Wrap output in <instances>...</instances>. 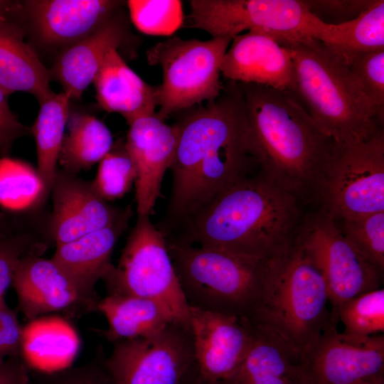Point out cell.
I'll list each match as a JSON object with an SVG mask.
<instances>
[{
  "label": "cell",
  "instance_id": "obj_1",
  "mask_svg": "<svg viewBox=\"0 0 384 384\" xmlns=\"http://www.w3.org/2000/svg\"><path fill=\"white\" fill-rule=\"evenodd\" d=\"M176 152L166 208L156 226L166 238L230 185L259 169L240 83L228 80L206 105L184 110L174 123Z\"/></svg>",
  "mask_w": 384,
  "mask_h": 384
},
{
  "label": "cell",
  "instance_id": "obj_2",
  "mask_svg": "<svg viewBox=\"0 0 384 384\" xmlns=\"http://www.w3.org/2000/svg\"><path fill=\"white\" fill-rule=\"evenodd\" d=\"M306 206L258 170L225 189L166 240L270 260L294 244Z\"/></svg>",
  "mask_w": 384,
  "mask_h": 384
},
{
  "label": "cell",
  "instance_id": "obj_3",
  "mask_svg": "<svg viewBox=\"0 0 384 384\" xmlns=\"http://www.w3.org/2000/svg\"><path fill=\"white\" fill-rule=\"evenodd\" d=\"M240 85L259 170L306 205L314 203L335 142L321 131L294 93L257 84Z\"/></svg>",
  "mask_w": 384,
  "mask_h": 384
},
{
  "label": "cell",
  "instance_id": "obj_4",
  "mask_svg": "<svg viewBox=\"0 0 384 384\" xmlns=\"http://www.w3.org/2000/svg\"><path fill=\"white\" fill-rule=\"evenodd\" d=\"M284 47L289 50L294 63V93L323 132L341 144L366 140L383 130L360 82L338 50L314 38Z\"/></svg>",
  "mask_w": 384,
  "mask_h": 384
},
{
  "label": "cell",
  "instance_id": "obj_5",
  "mask_svg": "<svg viewBox=\"0 0 384 384\" xmlns=\"http://www.w3.org/2000/svg\"><path fill=\"white\" fill-rule=\"evenodd\" d=\"M321 274L294 241L269 260L256 306L248 321L305 352L331 324Z\"/></svg>",
  "mask_w": 384,
  "mask_h": 384
},
{
  "label": "cell",
  "instance_id": "obj_6",
  "mask_svg": "<svg viewBox=\"0 0 384 384\" xmlns=\"http://www.w3.org/2000/svg\"><path fill=\"white\" fill-rule=\"evenodd\" d=\"M166 243L189 306L248 321L257 302L269 260L168 240Z\"/></svg>",
  "mask_w": 384,
  "mask_h": 384
},
{
  "label": "cell",
  "instance_id": "obj_7",
  "mask_svg": "<svg viewBox=\"0 0 384 384\" xmlns=\"http://www.w3.org/2000/svg\"><path fill=\"white\" fill-rule=\"evenodd\" d=\"M102 280L108 295L146 298L156 302L172 322L190 328L189 306L169 255L166 239L149 216H137L117 266Z\"/></svg>",
  "mask_w": 384,
  "mask_h": 384
},
{
  "label": "cell",
  "instance_id": "obj_8",
  "mask_svg": "<svg viewBox=\"0 0 384 384\" xmlns=\"http://www.w3.org/2000/svg\"><path fill=\"white\" fill-rule=\"evenodd\" d=\"M188 26L213 38H233L242 31L270 34L282 46L326 39L331 24L312 14L301 0H191Z\"/></svg>",
  "mask_w": 384,
  "mask_h": 384
},
{
  "label": "cell",
  "instance_id": "obj_9",
  "mask_svg": "<svg viewBox=\"0 0 384 384\" xmlns=\"http://www.w3.org/2000/svg\"><path fill=\"white\" fill-rule=\"evenodd\" d=\"M231 41L228 37L202 41L174 36L147 50L148 63L162 69V82L155 87L159 119L165 121L220 95V65Z\"/></svg>",
  "mask_w": 384,
  "mask_h": 384
},
{
  "label": "cell",
  "instance_id": "obj_10",
  "mask_svg": "<svg viewBox=\"0 0 384 384\" xmlns=\"http://www.w3.org/2000/svg\"><path fill=\"white\" fill-rule=\"evenodd\" d=\"M335 220L384 211V132L336 143L315 202Z\"/></svg>",
  "mask_w": 384,
  "mask_h": 384
},
{
  "label": "cell",
  "instance_id": "obj_11",
  "mask_svg": "<svg viewBox=\"0 0 384 384\" xmlns=\"http://www.w3.org/2000/svg\"><path fill=\"white\" fill-rule=\"evenodd\" d=\"M295 241L323 277L334 323L345 302L381 288L384 271L345 238L335 219L324 210L317 207L306 212Z\"/></svg>",
  "mask_w": 384,
  "mask_h": 384
},
{
  "label": "cell",
  "instance_id": "obj_12",
  "mask_svg": "<svg viewBox=\"0 0 384 384\" xmlns=\"http://www.w3.org/2000/svg\"><path fill=\"white\" fill-rule=\"evenodd\" d=\"M113 345L105 357L113 384H192L200 374L191 329L180 324Z\"/></svg>",
  "mask_w": 384,
  "mask_h": 384
},
{
  "label": "cell",
  "instance_id": "obj_13",
  "mask_svg": "<svg viewBox=\"0 0 384 384\" xmlns=\"http://www.w3.org/2000/svg\"><path fill=\"white\" fill-rule=\"evenodd\" d=\"M118 0L18 1L13 15L36 51L54 53L92 33L125 4Z\"/></svg>",
  "mask_w": 384,
  "mask_h": 384
},
{
  "label": "cell",
  "instance_id": "obj_14",
  "mask_svg": "<svg viewBox=\"0 0 384 384\" xmlns=\"http://www.w3.org/2000/svg\"><path fill=\"white\" fill-rule=\"evenodd\" d=\"M316 384H356L384 375V335L339 332L331 324L304 352Z\"/></svg>",
  "mask_w": 384,
  "mask_h": 384
},
{
  "label": "cell",
  "instance_id": "obj_15",
  "mask_svg": "<svg viewBox=\"0 0 384 384\" xmlns=\"http://www.w3.org/2000/svg\"><path fill=\"white\" fill-rule=\"evenodd\" d=\"M18 308L29 321L63 311L70 318L97 311L99 297L84 293L51 258L25 257L12 281Z\"/></svg>",
  "mask_w": 384,
  "mask_h": 384
},
{
  "label": "cell",
  "instance_id": "obj_16",
  "mask_svg": "<svg viewBox=\"0 0 384 384\" xmlns=\"http://www.w3.org/2000/svg\"><path fill=\"white\" fill-rule=\"evenodd\" d=\"M53 211L48 235L64 244L117 222L132 210L119 208L101 197L92 181L57 169L50 193Z\"/></svg>",
  "mask_w": 384,
  "mask_h": 384
},
{
  "label": "cell",
  "instance_id": "obj_17",
  "mask_svg": "<svg viewBox=\"0 0 384 384\" xmlns=\"http://www.w3.org/2000/svg\"><path fill=\"white\" fill-rule=\"evenodd\" d=\"M190 329L201 376L220 382L229 377L247 354L254 326L245 319L189 306Z\"/></svg>",
  "mask_w": 384,
  "mask_h": 384
},
{
  "label": "cell",
  "instance_id": "obj_18",
  "mask_svg": "<svg viewBox=\"0 0 384 384\" xmlns=\"http://www.w3.org/2000/svg\"><path fill=\"white\" fill-rule=\"evenodd\" d=\"M129 126L125 145L137 171V213L149 216L176 152L178 128L175 124H166L156 113L139 118Z\"/></svg>",
  "mask_w": 384,
  "mask_h": 384
},
{
  "label": "cell",
  "instance_id": "obj_19",
  "mask_svg": "<svg viewBox=\"0 0 384 384\" xmlns=\"http://www.w3.org/2000/svg\"><path fill=\"white\" fill-rule=\"evenodd\" d=\"M228 80L294 93V67L289 50L270 34L250 30L234 36L220 65Z\"/></svg>",
  "mask_w": 384,
  "mask_h": 384
},
{
  "label": "cell",
  "instance_id": "obj_20",
  "mask_svg": "<svg viewBox=\"0 0 384 384\" xmlns=\"http://www.w3.org/2000/svg\"><path fill=\"white\" fill-rule=\"evenodd\" d=\"M133 39L124 6L84 38L60 52L49 69L71 100L80 99L93 80L107 53L127 46Z\"/></svg>",
  "mask_w": 384,
  "mask_h": 384
},
{
  "label": "cell",
  "instance_id": "obj_21",
  "mask_svg": "<svg viewBox=\"0 0 384 384\" xmlns=\"http://www.w3.org/2000/svg\"><path fill=\"white\" fill-rule=\"evenodd\" d=\"M254 329L244 359L221 384H316L303 351L267 330Z\"/></svg>",
  "mask_w": 384,
  "mask_h": 384
},
{
  "label": "cell",
  "instance_id": "obj_22",
  "mask_svg": "<svg viewBox=\"0 0 384 384\" xmlns=\"http://www.w3.org/2000/svg\"><path fill=\"white\" fill-rule=\"evenodd\" d=\"M132 215V210L106 228L56 245L51 259L84 293L99 297L95 286L113 265L111 256L114 248Z\"/></svg>",
  "mask_w": 384,
  "mask_h": 384
},
{
  "label": "cell",
  "instance_id": "obj_23",
  "mask_svg": "<svg viewBox=\"0 0 384 384\" xmlns=\"http://www.w3.org/2000/svg\"><path fill=\"white\" fill-rule=\"evenodd\" d=\"M92 82L99 106L120 114L129 125L156 113L155 87L132 70L116 50L107 53Z\"/></svg>",
  "mask_w": 384,
  "mask_h": 384
},
{
  "label": "cell",
  "instance_id": "obj_24",
  "mask_svg": "<svg viewBox=\"0 0 384 384\" xmlns=\"http://www.w3.org/2000/svg\"><path fill=\"white\" fill-rule=\"evenodd\" d=\"M26 38L23 27L16 18L0 17V85L9 95L26 92L41 103L53 92L49 69Z\"/></svg>",
  "mask_w": 384,
  "mask_h": 384
},
{
  "label": "cell",
  "instance_id": "obj_25",
  "mask_svg": "<svg viewBox=\"0 0 384 384\" xmlns=\"http://www.w3.org/2000/svg\"><path fill=\"white\" fill-rule=\"evenodd\" d=\"M80 346L76 330L60 316H42L22 329L21 356L33 370L49 372L70 366Z\"/></svg>",
  "mask_w": 384,
  "mask_h": 384
},
{
  "label": "cell",
  "instance_id": "obj_26",
  "mask_svg": "<svg viewBox=\"0 0 384 384\" xmlns=\"http://www.w3.org/2000/svg\"><path fill=\"white\" fill-rule=\"evenodd\" d=\"M97 311L105 315L108 327L95 331L112 343L149 336L172 322L156 302L139 297L107 294L100 300Z\"/></svg>",
  "mask_w": 384,
  "mask_h": 384
},
{
  "label": "cell",
  "instance_id": "obj_27",
  "mask_svg": "<svg viewBox=\"0 0 384 384\" xmlns=\"http://www.w3.org/2000/svg\"><path fill=\"white\" fill-rule=\"evenodd\" d=\"M70 99L63 92H53L42 101L38 116L30 128L36 147L37 171L48 197L68 122Z\"/></svg>",
  "mask_w": 384,
  "mask_h": 384
},
{
  "label": "cell",
  "instance_id": "obj_28",
  "mask_svg": "<svg viewBox=\"0 0 384 384\" xmlns=\"http://www.w3.org/2000/svg\"><path fill=\"white\" fill-rule=\"evenodd\" d=\"M58 161L62 170L78 175L92 167L110 151L113 137L109 128L95 116L74 112L69 117Z\"/></svg>",
  "mask_w": 384,
  "mask_h": 384
},
{
  "label": "cell",
  "instance_id": "obj_29",
  "mask_svg": "<svg viewBox=\"0 0 384 384\" xmlns=\"http://www.w3.org/2000/svg\"><path fill=\"white\" fill-rule=\"evenodd\" d=\"M37 169L9 156L0 159V206L10 210H31L47 200Z\"/></svg>",
  "mask_w": 384,
  "mask_h": 384
},
{
  "label": "cell",
  "instance_id": "obj_30",
  "mask_svg": "<svg viewBox=\"0 0 384 384\" xmlns=\"http://www.w3.org/2000/svg\"><path fill=\"white\" fill-rule=\"evenodd\" d=\"M324 43L342 51L384 50L383 0H377L353 20L331 25L329 37Z\"/></svg>",
  "mask_w": 384,
  "mask_h": 384
},
{
  "label": "cell",
  "instance_id": "obj_31",
  "mask_svg": "<svg viewBox=\"0 0 384 384\" xmlns=\"http://www.w3.org/2000/svg\"><path fill=\"white\" fill-rule=\"evenodd\" d=\"M137 176L134 161L125 142L117 141L99 162L92 183L98 194L107 201L123 197L131 189Z\"/></svg>",
  "mask_w": 384,
  "mask_h": 384
},
{
  "label": "cell",
  "instance_id": "obj_32",
  "mask_svg": "<svg viewBox=\"0 0 384 384\" xmlns=\"http://www.w3.org/2000/svg\"><path fill=\"white\" fill-rule=\"evenodd\" d=\"M343 333L372 336L384 332V289L366 292L345 302L337 314Z\"/></svg>",
  "mask_w": 384,
  "mask_h": 384
},
{
  "label": "cell",
  "instance_id": "obj_33",
  "mask_svg": "<svg viewBox=\"0 0 384 384\" xmlns=\"http://www.w3.org/2000/svg\"><path fill=\"white\" fill-rule=\"evenodd\" d=\"M335 220L345 238L384 271V211Z\"/></svg>",
  "mask_w": 384,
  "mask_h": 384
},
{
  "label": "cell",
  "instance_id": "obj_34",
  "mask_svg": "<svg viewBox=\"0 0 384 384\" xmlns=\"http://www.w3.org/2000/svg\"><path fill=\"white\" fill-rule=\"evenodd\" d=\"M129 18L140 32L171 36L183 24V4L179 0H129Z\"/></svg>",
  "mask_w": 384,
  "mask_h": 384
},
{
  "label": "cell",
  "instance_id": "obj_35",
  "mask_svg": "<svg viewBox=\"0 0 384 384\" xmlns=\"http://www.w3.org/2000/svg\"><path fill=\"white\" fill-rule=\"evenodd\" d=\"M338 51L344 57L351 71L360 82L375 110L379 122L383 125L384 122V50L367 52Z\"/></svg>",
  "mask_w": 384,
  "mask_h": 384
},
{
  "label": "cell",
  "instance_id": "obj_36",
  "mask_svg": "<svg viewBox=\"0 0 384 384\" xmlns=\"http://www.w3.org/2000/svg\"><path fill=\"white\" fill-rule=\"evenodd\" d=\"M48 244L33 233H22L0 239V300L12 284L14 273L25 257L39 255Z\"/></svg>",
  "mask_w": 384,
  "mask_h": 384
},
{
  "label": "cell",
  "instance_id": "obj_37",
  "mask_svg": "<svg viewBox=\"0 0 384 384\" xmlns=\"http://www.w3.org/2000/svg\"><path fill=\"white\" fill-rule=\"evenodd\" d=\"M31 370L33 384H113L101 349L95 358L79 366L49 372Z\"/></svg>",
  "mask_w": 384,
  "mask_h": 384
},
{
  "label": "cell",
  "instance_id": "obj_38",
  "mask_svg": "<svg viewBox=\"0 0 384 384\" xmlns=\"http://www.w3.org/2000/svg\"><path fill=\"white\" fill-rule=\"evenodd\" d=\"M309 11L325 23L336 25L357 18L377 0H308L302 1Z\"/></svg>",
  "mask_w": 384,
  "mask_h": 384
},
{
  "label": "cell",
  "instance_id": "obj_39",
  "mask_svg": "<svg viewBox=\"0 0 384 384\" xmlns=\"http://www.w3.org/2000/svg\"><path fill=\"white\" fill-rule=\"evenodd\" d=\"M22 329L16 313L0 300V363L14 356H21Z\"/></svg>",
  "mask_w": 384,
  "mask_h": 384
},
{
  "label": "cell",
  "instance_id": "obj_40",
  "mask_svg": "<svg viewBox=\"0 0 384 384\" xmlns=\"http://www.w3.org/2000/svg\"><path fill=\"white\" fill-rule=\"evenodd\" d=\"M8 97L0 85V154L2 157L8 156L16 139L31 133L30 128L23 124L11 112Z\"/></svg>",
  "mask_w": 384,
  "mask_h": 384
},
{
  "label": "cell",
  "instance_id": "obj_41",
  "mask_svg": "<svg viewBox=\"0 0 384 384\" xmlns=\"http://www.w3.org/2000/svg\"><path fill=\"white\" fill-rule=\"evenodd\" d=\"M31 370L22 356H14L0 363V384H33Z\"/></svg>",
  "mask_w": 384,
  "mask_h": 384
},
{
  "label": "cell",
  "instance_id": "obj_42",
  "mask_svg": "<svg viewBox=\"0 0 384 384\" xmlns=\"http://www.w3.org/2000/svg\"><path fill=\"white\" fill-rule=\"evenodd\" d=\"M18 1L0 0V17L11 16L14 13Z\"/></svg>",
  "mask_w": 384,
  "mask_h": 384
},
{
  "label": "cell",
  "instance_id": "obj_43",
  "mask_svg": "<svg viewBox=\"0 0 384 384\" xmlns=\"http://www.w3.org/2000/svg\"><path fill=\"white\" fill-rule=\"evenodd\" d=\"M356 384H384V375H380L370 379H368Z\"/></svg>",
  "mask_w": 384,
  "mask_h": 384
},
{
  "label": "cell",
  "instance_id": "obj_44",
  "mask_svg": "<svg viewBox=\"0 0 384 384\" xmlns=\"http://www.w3.org/2000/svg\"><path fill=\"white\" fill-rule=\"evenodd\" d=\"M192 384H221L218 381L212 380L201 376L200 374Z\"/></svg>",
  "mask_w": 384,
  "mask_h": 384
}]
</instances>
